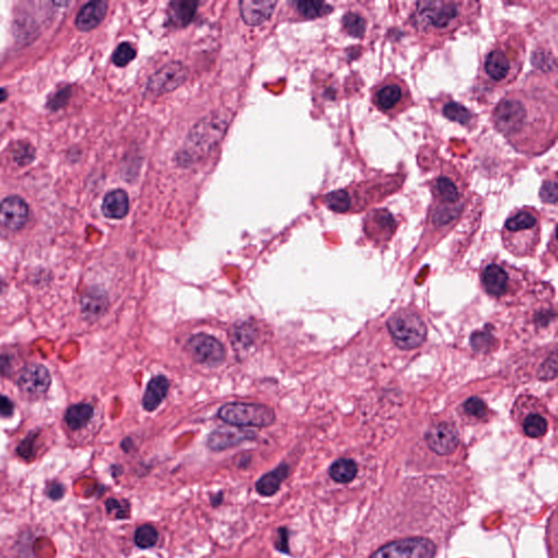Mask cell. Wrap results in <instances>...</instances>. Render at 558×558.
Returning a JSON list of instances; mask_svg holds the SVG:
<instances>
[{"label":"cell","mask_w":558,"mask_h":558,"mask_svg":"<svg viewBox=\"0 0 558 558\" xmlns=\"http://www.w3.org/2000/svg\"><path fill=\"white\" fill-rule=\"evenodd\" d=\"M371 100L388 118L394 119L413 106V96L407 82L398 74L389 73L373 86Z\"/></svg>","instance_id":"obj_6"},{"label":"cell","mask_w":558,"mask_h":558,"mask_svg":"<svg viewBox=\"0 0 558 558\" xmlns=\"http://www.w3.org/2000/svg\"><path fill=\"white\" fill-rule=\"evenodd\" d=\"M431 190L434 201L443 205H456L463 201L465 188L457 175L446 170L433 179Z\"/></svg>","instance_id":"obj_15"},{"label":"cell","mask_w":558,"mask_h":558,"mask_svg":"<svg viewBox=\"0 0 558 558\" xmlns=\"http://www.w3.org/2000/svg\"><path fill=\"white\" fill-rule=\"evenodd\" d=\"M14 160L19 165H26L34 158V148L28 143H19L14 150Z\"/></svg>","instance_id":"obj_38"},{"label":"cell","mask_w":558,"mask_h":558,"mask_svg":"<svg viewBox=\"0 0 558 558\" xmlns=\"http://www.w3.org/2000/svg\"><path fill=\"white\" fill-rule=\"evenodd\" d=\"M296 9L306 19L321 18L333 11V7L323 1H299L296 3Z\"/></svg>","instance_id":"obj_31"},{"label":"cell","mask_w":558,"mask_h":558,"mask_svg":"<svg viewBox=\"0 0 558 558\" xmlns=\"http://www.w3.org/2000/svg\"><path fill=\"white\" fill-rule=\"evenodd\" d=\"M397 225V220L391 212L378 209L368 212L364 218L363 230L371 240L376 244H385L394 236Z\"/></svg>","instance_id":"obj_13"},{"label":"cell","mask_w":558,"mask_h":558,"mask_svg":"<svg viewBox=\"0 0 558 558\" xmlns=\"http://www.w3.org/2000/svg\"><path fill=\"white\" fill-rule=\"evenodd\" d=\"M220 420L238 428H267L276 415L269 405L261 403H230L218 410Z\"/></svg>","instance_id":"obj_7"},{"label":"cell","mask_w":558,"mask_h":558,"mask_svg":"<svg viewBox=\"0 0 558 558\" xmlns=\"http://www.w3.org/2000/svg\"><path fill=\"white\" fill-rule=\"evenodd\" d=\"M461 409H463L465 417L475 420V421L485 419L489 415V409H487L485 401L477 397H471V398L467 399L461 405Z\"/></svg>","instance_id":"obj_32"},{"label":"cell","mask_w":558,"mask_h":558,"mask_svg":"<svg viewBox=\"0 0 558 558\" xmlns=\"http://www.w3.org/2000/svg\"><path fill=\"white\" fill-rule=\"evenodd\" d=\"M103 214L111 219H123L129 212V197L123 190H115L105 197Z\"/></svg>","instance_id":"obj_24"},{"label":"cell","mask_w":558,"mask_h":558,"mask_svg":"<svg viewBox=\"0 0 558 558\" xmlns=\"http://www.w3.org/2000/svg\"><path fill=\"white\" fill-rule=\"evenodd\" d=\"M290 475L288 463H281L269 472L265 473L255 482V491L262 497H272L281 491V485Z\"/></svg>","instance_id":"obj_21"},{"label":"cell","mask_w":558,"mask_h":558,"mask_svg":"<svg viewBox=\"0 0 558 558\" xmlns=\"http://www.w3.org/2000/svg\"><path fill=\"white\" fill-rule=\"evenodd\" d=\"M16 384L24 394L41 396L44 395L51 386V374L42 364H29L20 371Z\"/></svg>","instance_id":"obj_14"},{"label":"cell","mask_w":558,"mask_h":558,"mask_svg":"<svg viewBox=\"0 0 558 558\" xmlns=\"http://www.w3.org/2000/svg\"><path fill=\"white\" fill-rule=\"evenodd\" d=\"M187 345L193 360L197 363L216 368L225 361V347L215 337L207 334H197L189 339Z\"/></svg>","instance_id":"obj_12"},{"label":"cell","mask_w":558,"mask_h":558,"mask_svg":"<svg viewBox=\"0 0 558 558\" xmlns=\"http://www.w3.org/2000/svg\"><path fill=\"white\" fill-rule=\"evenodd\" d=\"M479 3L470 1H420L411 14V24L421 34L429 36L450 35L466 24L479 9Z\"/></svg>","instance_id":"obj_2"},{"label":"cell","mask_w":558,"mask_h":558,"mask_svg":"<svg viewBox=\"0 0 558 558\" xmlns=\"http://www.w3.org/2000/svg\"><path fill=\"white\" fill-rule=\"evenodd\" d=\"M358 467L356 465L355 461L352 459L341 458L329 467V477L331 480L337 482V483H341V485H346L349 483L352 480L355 479L357 475Z\"/></svg>","instance_id":"obj_27"},{"label":"cell","mask_w":558,"mask_h":558,"mask_svg":"<svg viewBox=\"0 0 558 558\" xmlns=\"http://www.w3.org/2000/svg\"><path fill=\"white\" fill-rule=\"evenodd\" d=\"M551 366H556V355L554 356L553 360H547L542 368H541L540 373H539V378H543V380H551L556 376V368H551Z\"/></svg>","instance_id":"obj_40"},{"label":"cell","mask_w":558,"mask_h":558,"mask_svg":"<svg viewBox=\"0 0 558 558\" xmlns=\"http://www.w3.org/2000/svg\"><path fill=\"white\" fill-rule=\"evenodd\" d=\"M482 285L487 294L495 298L505 296L510 287V276L504 267L498 264H490L483 269L481 275Z\"/></svg>","instance_id":"obj_20"},{"label":"cell","mask_w":558,"mask_h":558,"mask_svg":"<svg viewBox=\"0 0 558 558\" xmlns=\"http://www.w3.org/2000/svg\"><path fill=\"white\" fill-rule=\"evenodd\" d=\"M47 494H48L49 498H51V500H61V498L63 497V494H65V487H63V485H61V483H53V485L48 487Z\"/></svg>","instance_id":"obj_43"},{"label":"cell","mask_w":558,"mask_h":558,"mask_svg":"<svg viewBox=\"0 0 558 558\" xmlns=\"http://www.w3.org/2000/svg\"><path fill=\"white\" fill-rule=\"evenodd\" d=\"M492 121L517 151L526 155L544 153L557 137L556 94L534 88L510 91L496 105Z\"/></svg>","instance_id":"obj_1"},{"label":"cell","mask_w":558,"mask_h":558,"mask_svg":"<svg viewBox=\"0 0 558 558\" xmlns=\"http://www.w3.org/2000/svg\"><path fill=\"white\" fill-rule=\"evenodd\" d=\"M277 3L274 0H244L239 3L242 20L251 26H261L271 18Z\"/></svg>","instance_id":"obj_19"},{"label":"cell","mask_w":558,"mask_h":558,"mask_svg":"<svg viewBox=\"0 0 558 558\" xmlns=\"http://www.w3.org/2000/svg\"><path fill=\"white\" fill-rule=\"evenodd\" d=\"M506 250L516 257H530L541 240L540 214L534 207H525L512 212L502 230Z\"/></svg>","instance_id":"obj_5"},{"label":"cell","mask_w":558,"mask_h":558,"mask_svg":"<svg viewBox=\"0 0 558 558\" xmlns=\"http://www.w3.org/2000/svg\"><path fill=\"white\" fill-rule=\"evenodd\" d=\"M107 514L114 515L116 519H129L131 514V505L125 500H116V498H109L105 503Z\"/></svg>","instance_id":"obj_33"},{"label":"cell","mask_w":558,"mask_h":558,"mask_svg":"<svg viewBox=\"0 0 558 558\" xmlns=\"http://www.w3.org/2000/svg\"><path fill=\"white\" fill-rule=\"evenodd\" d=\"M135 57V48L129 43H121L113 55V61L118 67H125L130 61H133Z\"/></svg>","instance_id":"obj_34"},{"label":"cell","mask_w":558,"mask_h":558,"mask_svg":"<svg viewBox=\"0 0 558 558\" xmlns=\"http://www.w3.org/2000/svg\"><path fill=\"white\" fill-rule=\"evenodd\" d=\"M197 6L199 3L191 0H178L170 3V10H168L170 24L176 28H185L188 26L197 14Z\"/></svg>","instance_id":"obj_25"},{"label":"cell","mask_w":558,"mask_h":558,"mask_svg":"<svg viewBox=\"0 0 558 558\" xmlns=\"http://www.w3.org/2000/svg\"><path fill=\"white\" fill-rule=\"evenodd\" d=\"M170 391V382L165 376H157L152 378L144 393L142 405L148 413L155 411L165 401Z\"/></svg>","instance_id":"obj_23"},{"label":"cell","mask_w":558,"mask_h":558,"mask_svg":"<svg viewBox=\"0 0 558 558\" xmlns=\"http://www.w3.org/2000/svg\"><path fill=\"white\" fill-rule=\"evenodd\" d=\"M14 405L5 395H0V417L9 418L14 415Z\"/></svg>","instance_id":"obj_41"},{"label":"cell","mask_w":558,"mask_h":558,"mask_svg":"<svg viewBox=\"0 0 558 558\" xmlns=\"http://www.w3.org/2000/svg\"><path fill=\"white\" fill-rule=\"evenodd\" d=\"M94 409L92 405L88 403H77L68 408L65 415V421L70 429L73 431L83 429L84 426L88 425V422L93 418Z\"/></svg>","instance_id":"obj_26"},{"label":"cell","mask_w":558,"mask_h":558,"mask_svg":"<svg viewBox=\"0 0 558 558\" xmlns=\"http://www.w3.org/2000/svg\"><path fill=\"white\" fill-rule=\"evenodd\" d=\"M435 544L425 537H410L381 547L370 558H434Z\"/></svg>","instance_id":"obj_10"},{"label":"cell","mask_w":558,"mask_h":558,"mask_svg":"<svg viewBox=\"0 0 558 558\" xmlns=\"http://www.w3.org/2000/svg\"><path fill=\"white\" fill-rule=\"evenodd\" d=\"M11 370V362L7 356H0V374L4 376H9Z\"/></svg>","instance_id":"obj_44"},{"label":"cell","mask_w":558,"mask_h":558,"mask_svg":"<svg viewBox=\"0 0 558 558\" xmlns=\"http://www.w3.org/2000/svg\"><path fill=\"white\" fill-rule=\"evenodd\" d=\"M515 419L522 424V431L528 438H539L549 429V413L544 405L533 396H522L515 403Z\"/></svg>","instance_id":"obj_9"},{"label":"cell","mask_w":558,"mask_h":558,"mask_svg":"<svg viewBox=\"0 0 558 558\" xmlns=\"http://www.w3.org/2000/svg\"><path fill=\"white\" fill-rule=\"evenodd\" d=\"M188 78V68L180 61H172L156 71L146 83V92L154 96L177 90Z\"/></svg>","instance_id":"obj_11"},{"label":"cell","mask_w":558,"mask_h":558,"mask_svg":"<svg viewBox=\"0 0 558 558\" xmlns=\"http://www.w3.org/2000/svg\"><path fill=\"white\" fill-rule=\"evenodd\" d=\"M443 115L454 123L471 128L475 123V116L468 108L457 102H448L443 105Z\"/></svg>","instance_id":"obj_28"},{"label":"cell","mask_w":558,"mask_h":558,"mask_svg":"<svg viewBox=\"0 0 558 558\" xmlns=\"http://www.w3.org/2000/svg\"><path fill=\"white\" fill-rule=\"evenodd\" d=\"M426 444L430 450L440 456L450 455L457 450L459 434L455 425L448 422H440L432 426L425 435Z\"/></svg>","instance_id":"obj_16"},{"label":"cell","mask_w":558,"mask_h":558,"mask_svg":"<svg viewBox=\"0 0 558 558\" xmlns=\"http://www.w3.org/2000/svg\"><path fill=\"white\" fill-rule=\"evenodd\" d=\"M8 94L7 92H6V90H4V88H0V103L5 102L6 100H7Z\"/></svg>","instance_id":"obj_46"},{"label":"cell","mask_w":558,"mask_h":558,"mask_svg":"<svg viewBox=\"0 0 558 558\" xmlns=\"http://www.w3.org/2000/svg\"><path fill=\"white\" fill-rule=\"evenodd\" d=\"M343 29L350 36L362 38L366 31V18L360 12L348 11L343 18Z\"/></svg>","instance_id":"obj_30"},{"label":"cell","mask_w":558,"mask_h":558,"mask_svg":"<svg viewBox=\"0 0 558 558\" xmlns=\"http://www.w3.org/2000/svg\"><path fill=\"white\" fill-rule=\"evenodd\" d=\"M29 217V207L22 197L12 195L0 203V224L10 230L24 227Z\"/></svg>","instance_id":"obj_18"},{"label":"cell","mask_w":558,"mask_h":558,"mask_svg":"<svg viewBox=\"0 0 558 558\" xmlns=\"http://www.w3.org/2000/svg\"><path fill=\"white\" fill-rule=\"evenodd\" d=\"M540 197L544 203L555 205L557 202V181L555 176L553 179L543 182L542 188L540 189Z\"/></svg>","instance_id":"obj_37"},{"label":"cell","mask_w":558,"mask_h":558,"mask_svg":"<svg viewBox=\"0 0 558 558\" xmlns=\"http://www.w3.org/2000/svg\"><path fill=\"white\" fill-rule=\"evenodd\" d=\"M37 435H38V433L32 432L20 443L18 448H16V453H18L19 456L22 457L26 460H31V459L34 458L35 442H36Z\"/></svg>","instance_id":"obj_36"},{"label":"cell","mask_w":558,"mask_h":558,"mask_svg":"<svg viewBox=\"0 0 558 558\" xmlns=\"http://www.w3.org/2000/svg\"><path fill=\"white\" fill-rule=\"evenodd\" d=\"M104 300L98 296H88L82 299V308L91 314H98L102 311Z\"/></svg>","instance_id":"obj_39"},{"label":"cell","mask_w":558,"mask_h":558,"mask_svg":"<svg viewBox=\"0 0 558 558\" xmlns=\"http://www.w3.org/2000/svg\"><path fill=\"white\" fill-rule=\"evenodd\" d=\"M68 98H69V90L66 88V90L61 91L58 94H56V95L51 98V102L49 103V105H51V107L53 109L59 108V107L63 106V105L67 102Z\"/></svg>","instance_id":"obj_42"},{"label":"cell","mask_w":558,"mask_h":558,"mask_svg":"<svg viewBox=\"0 0 558 558\" xmlns=\"http://www.w3.org/2000/svg\"><path fill=\"white\" fill-rule=\"evenodd\" d=\"M290 531L287 527H279L276 530L274 549L284 555H291L289 547Z\"/></svg>","instance_id":"obj_35"},{"label":"cell","mask_w":558,"mask_h":558,"mask_svg":"<svg viewBox=\"0 0 558 558\" xmlns=\"http://www.w3.org/2000/svg\"><path fill=\"white\" fill-rule=\"evenodd\" d=\"M229 117L219 113H212L204 117L192 129L176 160L180 166H190L201 158L205 157L210 152L222 141L229 125Z\"/></svg>","instance_id":"obj_4"},{"label":"cell","mask_w":558,"mask_h":558,"mask_svg":"<svg viewBox=\"0 0 558 558\" xmlns=\"http://www.w3.org/2000/svg\"><path fill=\"white\" fill-rule=\"evenodd\" d=\"M387 327L393 341L401 349H415L425 341L428 333L425 324L419 315L411 311L395 313L387 322Z\"/></svg>","instance_id":"obj_8"},{"label":"cell","mask_w":558,"mask_h":558,"mask_svg":"<svg viewBox=\"0 0 558 558\" xmlns=\"http://www.w3.org/2000/svg\"><path fill=\"white\" fill-rule=\"evenodd\" d=\"M108 9V4L106 1H91L86 4L78 14L76 20V26L78 30L82 32H88V31L95 29L100 26V22L104 20L105 16Z\"/></svg>","instance_id":"obj_22"},{"label":"cell","mask_w":558,"mask_h":558,"mask_svg":"<svg viewBox=\"0 0 558 558\" xmlns=\"http://www.w3.org/2000/svg\"><path fill=\"white\" fill-rule=\"evenodd\" d=\"M525 63V42L519 35H510L493 45L485 57L483 71L498 88L514 82Z\"/></svg>","instance_id":"obj_3"},{"label":"cell","mask_w":558,"mask_h":558,"mask_svg":"<svg viewBox=\"0 0 558 558\" xmlns=\"http://www.w3.org/2000/svg\"><path fill=\"white\" fill-rule=\"evenodd\" d=\"M141 558H145V557H141Z\"/></svg>","instance_id":"obj_47"},{"label":"cell","mask_w":558,"mask_h":558,"mask_svg":"<svg viewBox=\"0 0 558 558\" xmlns=\"http://www.w3.org/2000/svg\"><path fill=\"white\" fill-rule=\"evenodd\" d=\"M210 502H211V505L213 506V507H218V506L222 505V502H224V493H222V491L217 492V493L214 494V495H212L211 497H210Z\"/></svg>","instance_id":"obj_45"},{"label":"cell","mask_w":558,"mask_h":558,"mask_svg":"<svg viewBox=\"0 0 558 558\" xmlns=\"http://www.w3.org/2000/svg\"><path fill=\"white\" fill-rule=\"evenodd\" d=\"M257 438L252 431L244 428H228L222 426L214 430L207 438V448L213 452H222L229 448H236L247 440H252Z\"/></svg>","instance_id":"obj_17"},{"label":"cell","mask_w":558,"mask_h":558,"mask_svg":"<svg viewBox=\"0 0 558 558\" xmlns=\"http://www.w3.org/2000/svg\"><path fill=\"white\" fill-rule=\"evenodd\" d=\"M158 540H160V533L153 525H142L135 531V535H133L135 547L141 549H148L156 547Z\"/></svg>","instance_id":"obj_29"}]
</instances>
